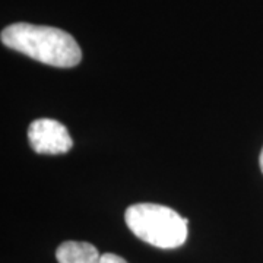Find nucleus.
Instances as JSON below:
<instances>
[{"label": "nucleus", "mask_w": 263, "mask_h": 263, "mask_svg": "<svg viewBox=\"0 0 263 263\" xmlns=\"http://www.w3.org/2000/svg\"><path fill=\"white\" fill-rule=\"evenodd\" d=\"M124 219L138 238L160 249H177L187 238V219L171 208L136 203L126 209Z\"/></svg>", "instance_id": "f03ea898"}, {"label": "nucleus", "mask_w": 263, "mask_h": 263, "mask_svg": "<svg viewBox=\"0 0 263 263\" xmlns=\"http://www.w3.org/2000/svg\"><path fill=\"white\" fill-rule=\"evenodd\" d=\"M28 141L37 154L48 155L66 154L73 145L65 124L53 119H38L31 123Z\"/></svg>", "instance_id": "7ed1b4c3"}, {"label": "nucleus", "mask_w": 263, "mask_h": 263, "mask_svg": "<svg viewBox=\"0 0 263 263\" xmlns=\"http://www.w3.org/2000/svg\"><path fill=\"white\" fill-rule=\"evenodd\" d=\"M100 263H127L123 257L117 256V254L113 253H105L101 256V260Z\"/></svg>", "instance_id": "39448f33"}, {"label": "nucleus", "mask_w": 263, "mask_h": 263, "mask_svg": "<svg viewBox=\"0 0 263 263\" xmlns=\"http://www.w3.org/2000/svg\"><path fill=\"white\" fill-rule=\"evenodd\" d=\"M59 263H100L101 256L95 246L82 241H65L57 247Z\"/></svg>", "instance_id": "20e7f679"}, {"label": "nucleus", "mask_w": 263, "mask_h": 263, "mask_svg": "<svg viewBox=\"0 0 263 263\" xmlns=\"http://www.w3.org/2000/svg\"><path fill=\"white\" fill-rule=\"evenodd\" d=\"M259 164H260V170H262V173H263V148H262V152H260V157H259Z\"/></svg>", "instance_id": "423d86ee"}, {"label": "nucleus", "mask_w": 263, "mask_h": 263, "mask_svg": "<svg viewBox=\"0 0 263 263\" xmlns=\"http://www.w3.org/2000/svg\"><path fill=\"white\" fill-rule=\"evenodd\" d=\"M6 47L54 67H73L82 60L76 40L63 29L25 22L12 24L2 31Z\"/></svg>", "instance_id": "f257e3e1"}]
</instances>
